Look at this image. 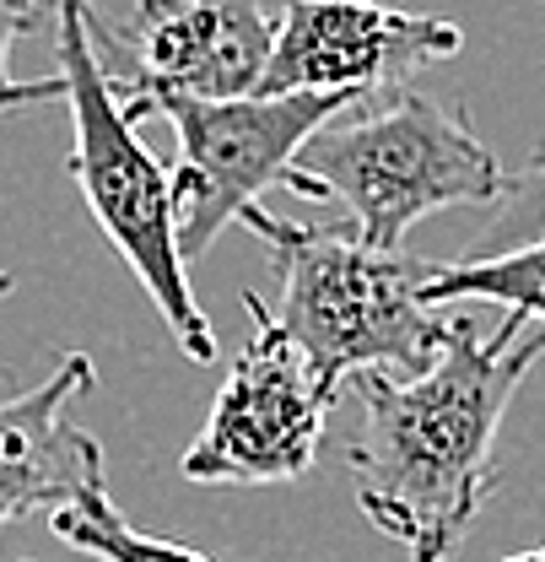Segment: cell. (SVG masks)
Returning a JSON list of instances; mask_svg holds the SVG:
<instances>
[{
  "mask_svg": "<svg viewBox=\"0 0 545 562\" xmlns=\"http://www.w3.org/2000/svg\"><path fill=\"white\" fill-rule=\"evenodd\" d=\"M545 357V325L502 314L491 336L449 319L421 373H356L362 422L345 471L362 519L400 541L410 562H449L497 487V432L513 390Z\"/></svg>",
  "mask_w": 545,
  "mask_h": 562,
  "instance_id": "1",
  "label": "cell"
},
{
  "mask_svg": "<svg viewBox=\"0 0 545 562\" xmlns=\"http://www.w3.org/2000/svg\"><path fill=\"white\" fill-rule=\"evenodd\" d=\"M271 249L281 303L275 325L330 379L356 373H421L449 336V319L427 303L432 260L378 249L356 227L286 222L254 206L238 216Z\"/></svg>",
  "mask_w": 545,
  "mask_h": 562,
  "instance_id": "2",
  "label": "cell"
},
{
  "mask_svg": "<svg viewBox=\"0 0 545 562\" xmlns=\"http://www.w3.org/2000/svg\"><path fill=\"white\" fill-rule=\"evenodd\" d=\"M367 103V98H362ZM330 114L286 168V190L308 201H341L351 227L378 244L400 249L421 216L449 206H491L508 184L497 151L476 136L470 114L438 103L427 92H389L373 109Z\"/></svg>",
  "mask_w": 545,
  "mask_h": 562,
  "instance_id": "3",
  "label": "cell"
},
{
  "mask_svg": "<svg viewBox=\"0 0 545 562\" xmlns=\"http://www.w3.org/2000/svg\"><path fill=\"white\" fill-rule=\"evenodd\" d=\"M49 5H55V66L66 81L70 125H76V146H70L76 190L92 222L103 227V238L120 249V260L157 303L173 347L190 362H216V336L190 292V271L179 255L173 168H162L146 151V140L136 136L130 114L120 109L103 76L92 44V0H49Z\"/></svg>",
  "mask_w": 545,
  "mask_h": 562,
  "instance_id": "4",
  "label": "cell"
},
{
  "mask_svg": "<svg viewBox=\"0 0 545 562\" xmlns=\"http://www.w3.org/2000/svg\"><path fill=\"white\" fill-rule=\"evenodd\" d=\"M341 92H249V98H179L157 92L130 109V125L162 114L179 136L173 195H179V255L201 260L227 222L286 179L292 157L330 114H341Z\"/></svg>",
  "mask_w": 545,
  "mask_h": 562,
  "instance_id": "5",
  "label": "cell"
},
{
  "mask_svg": "<svg viewBox=\"0 0 545 562\" xmlns=\"http://www.w3.org/2000/svg\"><path fill=\"white\" fill-rule=\"evenodd\" d=\"M249 347L232 357L201 438L184 449V482L201 487H271L303 482L319 460L341 384H330L303 347L275 325L260 292H243Z\"/></svg>",
  "mask_w": 545,
  "mask_h": 562,
  "instance_id": "6",
  "label": "cell"
},
{
  "mask_svg": "<svg viewBox=\"0 0 545 562\" xmlns=\"http://www.w3.org/2000/svg\"><path fill=\"white\" fill-rule=\"evenodd\" d=\"M92 44L103 76L130 114L157 92L249 98L271 66L275 22L260 0H140L125 27L92 5Z\"/></svg>",
  "mask_w": 545,
  "mask_h": 562,
  "instance_id": "7",
  "label": "cell"
},
{
  "mask_svg": "<svg viewBox=\"0 0 545 562\" xmlns=\"http://www.w3.org/2000/svg\"><path fill=\"white\" fill-rule=\"evenodd\" d=\"M465 33L449 16H421L378 0H286L260 92H400L432 60L459 55Z\"/></svg>",
  "mask_w": 545,
  "mask_h": 562,
  "instance_id": "8",
  "label": "cell"
},
{
  "mask_svg": "<svg viewBox=\"0 0 545 562\" xmlns=\"http://www.w3.org/2000/svg\"><path fill=\"white\" fill-rule=\"evenodd\" d=\"M98 384V362L66 351L60 368L0 401V525L55 514L81 492L103 487V443L66 417L70 401Z\"/></svg>",
  "mask_w": 545,
  "mask_h": 562,
  "instance_id": "9",
  "label": "cell"
},
{
  "mask_svg": "<svg viewBox=\"0 0 545 562\" xmlns=\"http://www.w3.org/2000/svg\"><path fill=\"white\" fill-rule=\"evenodd\" d=\"M427 303H497L502 314L545 325V238L519 244L491 260H449L432 266L427 277Z\"/></svg>",
  "mask_w": 545,
  "mask_h": 562,
  "instance_id": "10",
  "label": "cell"
},
{
  "mask_svg": "<svg viewBox=\"0 0 545 562\" xmlns=\"http://www.w3.org/2000/svg\"><path fill=\"white\" fill-rule=\"evenodd\" d=\"M49 530L66 547H76V552H87V558H98V562H216V558H205V552H195V547H179V541H162V536L136 530L114 508L109 487L81 492L76 503L55 508L49 514Z\"/></svg>",
  "mask_w": 545,
  "mask_h": 562,
  "instance_id": "11",
  "label": "cell"
},
{
  "mask_svg": "<svg viewBox=\"0 0 545 562\" xmlns=\"http://www.w3.org/2000/svg\"><path fill=\"white\" fill-rule=\"evenodd\" d=\"M535 238H545V146L519 173H508L502 195L491 201V216L459 249V260H491V255H508V249L535 244Z\"/></svg>",
  "mask_w": 545,
  "mask_h": 562,
  "instance_id": "12",
  "label": "cell"
},
{
  "mask_svg": "<svg viewBox=\"0 0 545 562\" xmlns=\"http://www.w3.org/2000/svg\"><path fill=\"white\" fill-rule=\"evenodd\" d=\"M49 16H55V5H44V0H0V87L11 81V44L27 33H44Z\"/></svg>",
  "mask_w": 545,
  "mask_h": 562,
  "instance_id": "13",
  "label": "cell"
},
{
  "mask_svg": "<svg viewBox=\"0 0 545 562\" xmlns=\"http://www.w3.org/2000/svg\"><path fill=\"white\" fill-rule=\"evenodd\" d=\"M33 103H66L60 70L55 76H38V81H5L0 87V114H16V109H33Z\"/></svg>",
  "mask_w": 545,
  "mask_h": 562,
  "instance_id": "14",
  "label": "cell"
},
{
  "mask_svg": "<svg viewBox=\"0 0 545 562\" xmlns=\"http://www.w3.org/2000/svg\"><path fill=\"white\" fill-rule=\"evenodd\" d=\"M502 562H545V541L535 547V552H513V558H502Z\"/></svg>",
  "mask_w": 545,
  "mask_h": 562,
  "instance_id": "15",
  "label": "cell"
},
{
  "mask_svg": "<svg viewBox=\"0 0 545 562\" xmlns=\"http://www.w3.org/2000/svg\"><path fill=\"white\" fill-rule=\"evenodd\" d=\"M11 292H16V277H5V271H0V303H5Z\"/></svg>",
  "mask_w": 545,
  "mask_h": 562,
  "instance_id": "16",
  "label": "cell"
}]
</instances>
